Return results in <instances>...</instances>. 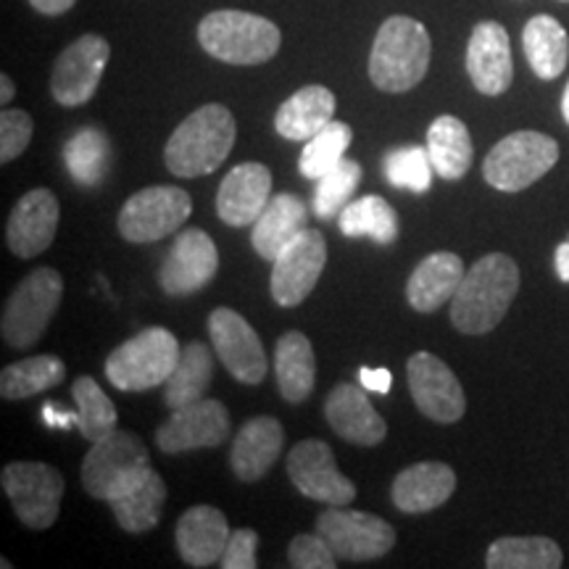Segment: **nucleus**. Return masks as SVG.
Instances as JSON below:
<instances>
[{
    "label": "nucleus",
    "mask_w": 569,
    "mask_h": 569,
    "mask_svg": "<svg viewBox=\"0 0 569 569\" xmlns=\"http://www.w3.org/2000/svg\"><path fill=\"white\" fill-rule=\"evenodd\" d=\"M182 348L174 332L167 327H148L138 336L113 348L106 359V377L117 390L124 393H142L153 390L169 380L180 361Z\"/></svg>",
    "instance_id": "5"
},
{
    "label": "nucleus",
    "mask_w": 569,
    "mask_h": 569,
    "mask_svg": "<svg viewBox=\"0 0 569 569\" xmlns=\"http://www.w3.org/2000/svg\"><path fill=\"white\" fill-rule=\"evenodd\" d=\"M565 3H569V0H565Z\"/></svg>",
    "instance_id": "51"
},
{
    "label": "nucleus",
    "mask_w": 569,
    "mask_h": 569,
    "mask_svg": "<svg viewBox=\"0 0 569 569\" xmlns=\"http://www.w3.org/2000/svg\"><path fill=\"white\" fill-rule=\"evenodd\" d=\"M211 377H213L211 348L193 340V343L182 348L174 372L169 375L167 382H163V403H167L172 411H177L182 407H190V403L201 401V398H206V393H209Z\"/></svg>",
    "instance_id": "32"
},
{
    "label": "nucleus",
    "mask_w": 569,
    "mask_h": 569,
    "mask_svg": "<svg viewBox=\"0 0 569 569\" xmlns=\"http://www.w3.org/2000/svg\"><path fill=\"white\" fill-rule=\"evenodd\" d=\"M325 417L340 438L353 446L372 448L386 440L388 425L369 401L367 388L338 382L325 401Z\"/></svg>",
    "instance_id": "22"
},
{
    "label": "nucleus",
    "mask_w": 569,
    "mask_h": 569,
    "mask_svg": "<svg viewBox=\"0 0 569 569\" xmlns=\"http://www.w3.org/2000/svg\"><path fill=\"white\" fill-rule=\"evenodd\" d=\"M432 42L422 21L390 17L377 30L369 53V77L382 92H407L425 80L430 69Z\"/></svg>",
    "instance_id": "3"
},
{
    "label": "nucleus",
    "mask_w": 569,
    "mask_h": 569,
    "mask_svg": "<svg viewBox=\"0 0 569 569\" xmlns=\"http://www.w3.org/2000/svg\"><path fill=\"white\" fill-rule=\"evenodd\" d=\"M361 182V163L343 159L332 172H327L322 180H317L315 190V213L319 219L340 217V211L348 206V198Z\"/></svg>",
    "instance_id": "40"
},
{
    "label": "nucleus",
    "mask_w": 569,
    "mask_h": 569,
    "mask_svg": "<svg viewBox=\"0 0 569 569\" xmlns=\"http://www.w3.org/2000/svg\"><path fill=\"white\" fill-rule=\"evenodd\" d=\"M56 230H59V201L48 188H34L13 206L6 224V240L19 259H34L51 248Z\"/></svg>",
    "instance_id": "20"
},
{
    "label": "nucleus",
    "mask_w": 569,
    "mask_h": 569,
    "mask_svg": "<svg viewBox=\"0 0 569 569\" xmlns=\"http://www.w3.org/2000/svg\"><path fill=\"white\" fill-rule=\"evenodd\" d=\"M61 296L63 280L53 267H40L27 274L3 306L0 336L6 346L30 348L38 343L59 311Z\"/></svg>",
    "instance_id": "7"
},
{
    "label": "nucleus",
    "mask_w": 569,
    "mask_h": 569,
    "mask_svg": "<svg viewBox=\"0 0 569 569\" xmlns=\"http://www.w3.org/2000/svg\"><path fill=\"white\" fill-rule=\"evenodd\" d=\"M467 267L457 253L438 251L417 264L407 284V301L419 315H432L457 296Z\"/></svg>",
    "instance_id": "26"
},
{
    "label": "nucleus",
    "mask_w": 569,
    "mask_h": 569,
    "mask_svg": "<svg viewBox=\"0 0 569 569\" xmlns=\"http://www.w3.org/2000/svg\"><path fill=\"white\" fill-rule=\"evenodd\" d=\"M338 224L346 238H372L380 246H390L398 238V213L380 196H365L348 203L340 211Z\"/></svg>",
    "instance_id": "37"
},
{
    "label": "nucleus",
    "mask_w": 569,
    "mask_h": 569,
    "mask_svg": "<svg viewBox=\"0 0 569 569\" xmlns=\"http://www.w3.org/2000/svg\"><path fill=\"white\" fill-rule=\"evenodd\" d=\"M317 532L330 543L338 559L348 561L380 559L396 546V530L386 519L348 507H330L319 515Z\"/></svg>",
    "instance_id": "11"
},
{
    "label": "nucleus",
    "mask_w": 569,
    "mask_h": 569,
    "mask_svg": "<svg viewBox=\"0 0 569 569\" xmlns=\"http://www.w3.org/2000/svg\"><path fill=\"white\" fill-rule=\"evenodd\" d=\"M409 390L417 409L432 422L453 425L465 417L467 398L453 369L430 351H417L407 365Z\"/></svg>",
    "instance_id": "14"
},
{
    "label": "nucleus",
    "mask_w": 569,
    "mask_h": 569,
    "mask_svg": "<svg viewBox=\"0 0 569 569\" xmlns=\"http://www.w3.org/2000/svg\"><path fill=\"white\" fill-rule=\"evenodd\" d=\"M432 161L427 148L403 146L388 153L386 177L398 190H411V193H427L432 184Z\"/></svg>",
    "instance_id": "41"
},
{
    "label": "nucleus",
    "mask_w": 569,
    "mask_h": 569,
    "mask_svg": "<svg viewBox=\"0 0 569 569\" xmlns=\"http://www.w3.org/2000/svg\"><path fill=\"white\" fill-rule=\"evenodd\" d=\"M288 475L298 493L327 507H348L356 498V486L340 472L336 453L325 440H301L290 448Z\"/></svg>",
    "instance_id": "13"
},
{
    "label": "nucleus",
    "mask_w": 569,
    "mask_h": 569,
    "mask_svg": "<svg viewBox=\"0 0 569 569\" xmlns=\"http://www.w3.org/2000/svg\"><path fill=\"white\" fill-rule=\"evenodd\" d=\"M63 380H67V365L59 356L40 353L9 365L0 372V396L6 401H21V398L46 393V390L61 386Z\"/></svg>",
    "instance_id": "35"
},
{
    "label": "nucleus",
    "mask_w": 569,
    "mask_h": 569,
    "mask_svg": "<svg viewBox=\"0 0 569 569\" xmlns=\"http://www.w3.org/2000/svg\"><path fill=\"white\" fill-rule=\"evenodd\" d=\"M219 272V251L209 232L188 227L163 259L159 282L167 296H193Z\"/></svg>",
    "instance_id": "17"
},
{
    "label": "nucleus",
    "mask_w": 569,
    "mask_h": 569,
    "mask_svg": "<svg viewBox=\"0 0 569 569\" xmlns=\"http://www.w3.org/2000/svg\"><path fill=\"white\" fill-rule=\"evenodd\" d=\"M290 567L296 569H336L338 557L330 549V543L319 536H296L288 549Z\"/></svg>",
    "instance_id": "43"
},
{
    "label": "nucleus",
    "mask_w": 569,
    "mask_h": 569,
    "mask_svg": "<svg viewBox=\"0 0 569 569\" xmlns=\"http://www.w3.org/2000/svg\"><path fill=\"white\" fill-rule=\"evenodd\" d=\"M272 201V172L259 161L238 163L219 184L217 213L224 224L248 227Z\"/></svg>",
    "instance_id": "21"
},
{
    "label": "nucleus",
    "mask_w": 569,
    "mask_h": 569,
    "mask_svg": "<svg viewBox=\"0 0 569 569\" xmlns=\"http://www.w3.org/2000/svg\"><path fill=\"white\" fill-rule=\"evenodd\" d=\"M151 469V453L132 432L113 430L96 440L82 461V486L88 496L109 503Z\"/></svg>",
    "instance_id": "8"
},
{
    "label": "nucleus",
    "mask_w": 569,
    "mask_h": 569,
    "mask_svg": "<svg viewBox=\"0 0 569 569\" xmlns=\"http://www.w3.org/2000/svg\"><path fill=\"white\" fill-rule=\"evenodd\" d=\"M427 153H430L432 169L440 180H461L472 167L475 156L467 124L451 113L438 117L427 130Z\"/></svg>",
    "instance_id": "31"
},
{
    "label": "nucleus",
    "mask_w": 569,
    "mask_h": 569,
    "mask_svg": "<svg viewBox=\"0 0 569 569\" xmlns=\"http://www.w3.org/2000/svg\"><path fill=\"white\" fill-rule=\"evenodd\" d=\"M0 486L13 511L30 530L53 528L61 511L63 475L42 461H11L0 472Z\"/></svg>",
    "instance_id": "9"
},
{
    "label": "nucleus",
    "mask_w": 569,
    "mask_h": 569,
    "mask_svg": "<svg viewBox=\"0 0 569 569\" xmlns=\"http://www.w3.org/2000/svg\"><path fill=\"white\" fill-rule=\"evenodd\" d=\"M519 293V267L507 253H488L467 269L451 298V322L465 336H486L501 325Z\"/></svg>",
    "instance_id": "1"
},
{
    "label": "nucleus",
    "mask_w": 569,
    "mask_h": 569,
    "mask_svg": "<svg viewBox=\"0 0 569 569\" xmlns=\"http://www.w3.org/2000/svg\"><path fill=\"white\" fill-rule=\"evenodd\" d=\"M525 56L530 69L540 80H557L569 61V38L567 30L549 13H538L525 24L522 32Z\"/></svg>",
    "instance_id": "33"
},
{
    "label": "nucleus",
    "mask_w": 569,
    "mask_h": 569,
    "mask_svg": "<svg viewBox=\"0 0 569 569\" xmlns=\"http://www.w3.org/2000/svg\"><path fill=\"white\" fill-rule=\"evenodd\" d=\"M193 211V198L177 184H153L127 198L119 211V232L127 243H159L180 230Z\"/></svg>",
    "instance_id": "10"
},
{
    "label": "nucleus",
    "mask_w": 569,
    "mask_h": 569,
    "mask_svg": "<svg viewBox=\"0 0 569 569\" xmlns=\"http://www.w3.org/2000/svg\"><path fill=\"white\" fill-rule=\"evenodd\" d=\"M230 411L222 401L201 398L172 411V417L156 430V443L163 453H184L193 448H217L230 436Z\"/></svg>",
    "instance_id": "18"
},
{
    "label": "nucleus",
    "mask_w": 569,
    "mask_h": 569,
    "mask_svg": "<svg viewBox=\"0 0 569 569\" xmlns=\"http://www.w3.org/2000/svg\"><path fill=\"white\" fill-rule=\"evenodd\" d=\"M71 396H74L77 403V430L82 432L84 440L96 443V440H101L117 430V407H113L111 398L103 393L101 386L92 377H77L74 386H71Z\"/></svg>",
    "instance_id": "38"
},
{
    "label": "nucleus",
    "mask_w": 569,
    "mask_h": 569,
    "mask_svg": "<svg viewBox=\"0 0 569 569\" xmlns=\"http://www.w3.org/2000/svg\"><path fill=\"white\" fill-rule=\"evenodd\" d=\"M327 264V243L325 234L306 227L301 234H296L288 246L282 248L280 256L272 261V280L269 290L277 306L293 309L301 306L311 290L317 288L319 277Z\"/></svg>",
    "instance_id": "12"
},
{
    "label": "nucleus",
    "mask_w": 569,
    "mask_h": 569,
    "mask_svg": "<svg viewBox=\"0 0 569 569\" xmlns=\"http://www.w3.org/2000/svg\"><path fill=\"white\" fill-rule=\"evenodd\" d=\"M74 3L77 0H30L32 9L46 13V17H61V13H67Z\"/></svg>",
    "instance_id": "47"
},
{
    "label": "nucleus",
    "mask_w": 569,
    "mask_h": 569,
    "mask_svg": "<svg viewBox=\"0 0 569 569\" xmlns=\"http://www.w3.org/2000/svg\"><path fill=\"white\" fill-rule=\"evenodd\" d=\"M198 42L217 61L232 67H256L274 59L282 46L280 27L248 11H211L198 24Z\"/></svg>",
    "instance_id": "4"
},
{
    "label": "nucleus",
    "mask_w": 569,
    "mask_h": 569,
    "mask_svg": "<svg viewBox=\"0 0 569 569\" xmlns=\"http://www.w3.org/2000/svg\"><path fill=\"white\" fill-rule=\"evenodd\" d=\"M359 382L369 390V393L386 396L388 390L393 388V375H390V369H386V367H377V369L361 367L359 369Z\"/></svg>",
    "instance_id": "45"
},
{
    "label": "nucleus",
    "mask_w": 569,
    "mask_h": 569,
    "mask_svg": "<svg viewBox=\"0 0 569 569\" xmlns=\"http://www.w3.org/2000/svg\"><path fill=\"white\" fill-rule=\"evenodd\" d=\"M561 549L543 536H507L488 549L486 565L490 569H559Z\"/></svg>",
    "instance_id": "36"
},
{
    "label": "nucleus",
    "mask_w": 569,
    "mask_h": 569,
    "mask_svg": "<svg viewBox=\"0 0 569 569\" xmlns=\"http://www.w3.org/2000/svg\"><path fill=\"white\" fill-rule=\"evenodd\" d=\"M211 348L227 372L243 386H259L267 377V353L259 336L238 311L219 306L209 315Z\"/></svg>",
    "instance_id": "15"
},
{
    "label": "nucleus",
    "mask_w": 569,
    "mask_h": 569,
    "mask_svg": "<svg viewBox=\"0 0 569 569\" xmlns=\"http://www.w3.org/2000/svg\"><path fill=\"white\" fill-rule=\"evenodd\" d=\"M13 96H17V88H13L11 77H9V74H3V77H0V103L9 106Z\"/></svg>",
    "instance_id": "49"
},
{
    "label": "nucleus",
    "mask_w": 569,
    "mask_h": 569,
    "mask_svg": "<svg viewBox=\"0 0 569 569\" xmlns=\"http://www.w3.org/2000/svg\"><path fill=\"white\" fill-rule=\"evenodd\" d=\"M109 59L111 46L101 34H82L80 40L63 48L51 74V96L56 103L69 106V109L88 103L101 84Z\"/></svg>",
    "instance_id": "16"
},
{
    "label": "nucleus",
    "mask_w": 569,
    "mask_h": 569,
    "mask_svg": "<svg viewBox=\"0 0 569 569\" xmlns=\"http://www.w3.org/2000/svg\"><path fill=\"white\" fill-rule=\"evenodd\" d=\"M42 422L48 427H56V430H69V427L77 425V411H67L61 409L59 403L48 401L46 407H42Z\"/></svg>",
    "instance_id": "46"
},
{
    "label": "nucleus",
    "mask_w": 569,
    "mask_h": 569,
    "mask_svg": "<svg viewBox=\"0 0 569 569\" xmlns=\"http://www.w3.org/2000/svg\"><path fill=\"white\" fill-rule=\"evenodd\" d=\"M32 117L21 109H3L0 113V161L9 163L27 151L32 140Z\"/></svg>",
    "instance_id": "42"
},
{
    "label": "nucleus",
    "mask_w": 569,
    "mask_h": 569,
    "mask_svg": "<svg viewBox=\"0 0 569 569\" xmlns=\"http://www.w3.org/2000/svg\"><path fill=\"white\" fill-rule=\"evenodd\" d=\"M230 536V525L222 511L201 503L184 511L177 522V551L188 567L203 569L219 565Z\"/></svg>",
    "instance_id": "24"
},
{
    "label": "nucleus",
    "mask_w": 569,
    "mask_h": 569,
    "mask_svg": "<svg viewBox=\"0 0 569 569\" xmlns=\"http://www.w3.org/2000/svg\"><path fill=\"white\" fill-rule=\"evenodd\" d=\"M351 140H353L351 127L346 122H338V119H332L322 132H317L315 138L306 140L301 161H298L301 174L306 180H322L327 172H332V169L346 159L348 148H351Z\"/></svg>",
    "instance_id": "39"
},
{
    "label": "nucleus",
    "mask_w": 569,
    "mask_h": 569,
    "mask_svg": "<svg viewBox=\"0 0 569 569\" xmlns=\"http://www.w3.org/2000/svg\"><path fill=\"white\" fill-rule=\"evenodd\" d=\"M467 74L482 96H503L515 80L509 32L498 21H480L469 34Z\"/></svg>",
    "instance_id": "19"
},
{
    "label": "nucleus",
    "mask_w": 569,
    "mask_h": 569,
    "mask_svg": "<svg viewBox=\"0 0 569 569\" xmlns=\"http://www.w3.org/2000/svg\"><path fill=\"white\" fill-rule=\"evenodd\" d=\"M559 161V146L549 134L519 130L498 140L482 161V177L501 193H519L540 177L549 174Z\"/></svg>",
    "instance_id": "6"
},
{
    "label": "nucleus",
    "mask_w": 569,
    "mask_h": 569,
    "mask_svg": "<svg viewBox=\"0 0 569 569\" xmlns=\"http://www.w3.org/2000/svg\"><path fill=\"white\" fill-rule=\"evenodd\" d=\"M336 117V96L325 84H306L277 109L274 130L280 138L306 142Z\"/></svg>",
    "instance_id": "27"
},
{
    "label": "nucleus",
    "mask_w": 569,
    "mask_h": 569,
    "mask_svg": "<svg viewBox=\"0 0 569 569\" xmlns=\"http://www.w3.org/2000/svg\"><path fill=\"white\" fill-rule=\"evenodd\" d=\"M163 501H167V482L156 469H148L142 478L124 488L122 493L113 496L109 507L117 517L119 528L127 532H148L159 525Z\"/></svg>",
    "instance_id": "30"
},
{
    "label": "nucleus",
    "mask_w": 569,
    "mask_h": 569,
    "mask_svg": "<svg viewBox=\"0 0 569 569\" xmlns=\"http://www.w3.org/2000/svg\"><path fill=\"white\" fill-rule=\"evenodd\" d=\"M306 222H309V211L301 198L293 193L272 196L261 217L251 224L253 251L264 261H274L282 248L309 227Z\"/></svg>",
    "instance_id": "28"
},
{
    "label": "nucleus",
    "mask_w": 569,
    "mask_h": 569,
    "mask_svg": "<svg viewBox=\"0 0 569 569\" xmlns=\"http://www.w3.org/2000/svg\"><path fill=\"white\" fill-rule=\"evenodd\" d=\"M284 446V430L280 419L274 417H253L240 427L232 440L230 465L232 472L243 482L261 480L274 461L280 459Z\"/></svg>",
    "instance_id": "25"
},
{
    "label": "nucleus",
    "mask_w": 569,
    "mask_h": 569,
    "mask_svg": "<svg viewBox=\"0 0 569 569\" xmlns=\"http://www.w3.org/2000/svg\"><path fill=\"white\" fill-rule=\"evenodd\" d=\"M63 163L71 180L82 188H96L106 180L111 167V140L98 127H82L63 146Z\"/></svg>",
    "instance_id": "34"
},
{
    "label": "nucleus",
    "mask_w": 569,
    "mask_h": 569,
    "mask_svg": "<svg viewBox=\"0 0 569 569\" xmlns=\"http://www.w3.org/2000/svg\"><path fill=\"white\" fill-rule=\"evenodd\" d=\"M457 490V472L443 461H419L398 472L393 480V503L403 515H425L443 507Z\"/></svg>",
    "instance_id": "23"
},
{
    "label": "nucleus",
    "mask_w": 569,
    "mask_h": 569,
    "mask_svg": "<svg viewBox=\"0 0 569 569\" xmlns=\"http://www.w3.org/2000/svg\"><path fill=\"white\" fill-rule=\"evenodd\" d=\"M256 549H259V536L251 528L234 530L230 540H227V549L219 559L222 569H253L259 567L256 561Z\"/></svg>",
    "instance_id": "44"
},
{
    "label": "nucleus",
    "mask_w": 569,
    "mask_h": 569,
    "mask_svg": "<svg viewBox=\"0 0 569 569\" xmlns=\"http://www.w3.org/2000/svg\"><path fill=\"white\" fill-rule=\"evenodd\" d=\"M553 264H557L559 280L569 284V234H567L565 243H559L557 253H553Z\"/></svg>",
    "instance_id": "48"
},
{
    "label": "nucleus",
    "mask_w": 569,
    "mask_h": 569,
    "mask_svg": "<svg viewBox=\"0 0 569 569\" xmlns=\"http://www.w3.org/2000/svg\"><path fill=\"white\" fill-rule=\"evenodd\" d=\"M561 113H565V122L569 124V82L565 88V96H561Z\"/></svg>",
    "instance_id": "50"
},
{
    "label": "nucleus",
    "mask_w": 569,
    "mask_h": 569,
    "mask_svg": "<svg viewBox=\"0 0 569 569\" xmlns=\"http://www.w3.org/2000/svg\"><path fill=\"white\" fill-rule=\"evenodd\" d=\"M238 124L222 103H206L190 113L163 148V163L174 177L190 180L217 172L230 156Z\"/></svg>",
    "instance_id": "2"
},
{
    "label": "nucleus",
    "mask_w": 569,
    "mask_h": 569,
    "mask_svg": "<svg viewBox=\"0 0 569 569\" xmlns=\"http://www.w3.org/2000/svg\"><path fill=\"white\" fill-rule=\"evenodd\" d=\"M274 375L280 396L290 403H301L311 396L317 382V359L311 340L303 332L290 330L277 340Z\"/></svg>",
    "instance_id": "29"
}]
</instances>
